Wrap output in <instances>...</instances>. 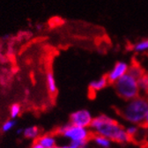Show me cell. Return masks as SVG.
<instances>
[{"label": "cell", "mask_w": 148, "mask_h": 148, "mask_svg": "<svg viewBox=\"0 0 148 148\" xmlns=\"http://www.w3.org/2000/svg\"><path fill=\"white\" fill-rule=\"evenodd\" d=\"M145 130V138L146 141H148V125H144Z\"/></svg>", "instance_id": "cell-19"}, {"label": "cell", "mask_w": 148, "mask_h": 148, "mask_svg": "<svg viewBox=\"0 0 148 148\" xmlns=\"http://www.w3.org/2000/svg\"><path fill=\"white\" fill-rule=\"evenodd\" d=\"M22 135L26 138L33 140L34 142L41 136V132H40V129L37 126L32 125V126H28L27 128H24Z\"/></svg>", "instance_id": "cell-10"}, {"label": "cell", "mask_w": 148, "mask_h": 148, "mask_svg": "<svg viewBox=\"0 0 148 148\" xmlns=\"http://www.w3.org/2000/svg\"><path fill=\"white\" fill-rule=\"evenodd\" d=\"M129 74H131L132 76H133L134 78H136L137 79H139L142 75H144V74L145 73L142 68L138 65V64H132L130 65V68H129V71H128Z\"/></svg>", "instance_id": "cell-14"}, {"label": "cell", "mask_w": 148, "mask_h": 148, "mask_svg": "<svg viewBox=\"0 0 148 148\" xmlns=\"http://www.w3.org/2000/svg\"><path fill=\"white\" fill-rule=\"evenodd\" d=\"M21 112V106L18 103H13L10 108L11 119H16Z\"/></svg>", "instance_id": "cell-16"}, {"label": "cell", "mask_w": 148, "mask_h": 148, "mask_svg": "<svg viewBox=\"0 0 148 148\" xmlns=\"http://www.w3.org/2000/svg\"><path fill=\"white\" fill-rule=\"evenodd\" d=\"M138 86L140 95H148V73H145L138 79Z\"/></svg>", "instance_id": "cell-12"}, {"label": "cell", "mask_w": 148, "mask_h": 148, "mask_svg": "<svg viewBox=\"0 0 148 148\" xmlns=\"http://www.w3.org/2000/svg\"><path fill=\"white\" fill-rule=\"evenodd\" d=\"M147 97H148V95H147Z\"/></svg>", "instance_id": "cell-24"}, {"label": "cell", "mask_w": 148, "mask_h": 148, "mask_svg": "<svg viewBox=\"0 0 148 148\" xmlns=\"http://www.w3.org/2000/svg\"><path fill=\"white\" fill-rule=\"evenodd\" d=\"M141 129H142V126H138V125H135V124H130L129 126H127L125 128L128 136L131 138L132 140L137 139V138L140 135Z\"/></svg>", "instance_id": "cell-13"}, {"label": "cell", "mask_w": 148, "mask_h": 148, "mask_svg": "<svg viewBox=\"0 0 148 148\" xmlns=\"http://www.w3.org/2000/svg\"><path fill=\"white\" fill-rule=\"evenodd\" d=\"M144 125H148V111L146 113V116H145V124Z\"/></svg>", "instance_id": "cell-21"}, {"label": "cell", "mask_w": 148, "mask_h": 148, "mask_svg": "<svg viewBox=\"0 0 148 148\" xmlns=\"http://www.w3.org/2000/svg\"><path fill=\"white\" fill-rule=\"evenodd\" d=\"M53 148H65L64 145H56L55 147H53Z\"/></svg>", "instance_id": "cell-22"}, {"label": "cell", "mask_w": 148, "mask_h": 148, "mask_svg": "<svg viewBox=\"0 0 148 148\" xmlns=\"http://www.w3.org/2000/svg\"><path fill=\"white\" fill-rule=\"evenodd\" d=\"M23 130L24 129H22V128H18V130H17V134H18V135H20V134H23Z\"/></svg>", "instance_id": "cell-20"}, {"label": "cell", "mask_w": 148, "mask_h": 148, "mask_svg": "<svg viewBox=\"0 0 148 148\" xmlns=\"http://www.w3.org/2000/svg\"><path fill=\"white\" fill-rule=\"evenodd\" d=\"M56 134L68 139L69 142L78 143L83 145H86L92 136V132L89 128L76 126L70 123L58 128Z\"/></svg>", "instance_id": "cell-3"}, {"label": "cell", "mask_w": 148, "mask_h": 148, "mask_svg": "<svg viewBox=\"0 0 148 148\" xmlns=\"http://www.w3.org/2000/svg\"><path fill=\"white\" fill-rule=\"evenodd\" d=\"M94 119V116H92L91 112L87 109H79L74 111L70 116V123L74 124L76 126L89 128Z\"/></svg>", "instance_id": "cell-5"}, {"label": "cell", "mask_w": 148, "mask_h": 148, "mask_svg": "<svg viewBox=\"0 0 148 148\" xmlns=\"http://www.w3.org/2000/svg\"><path fill=\"white\" fill-rule=\"evenodd\" d=\"M133 50L137 53H144L148 51V38L142 40L133 46Z\"/></svg>", "instance_id": "cell-15"}, {"label": "cell", "mask_w": 148, "mask_h": 148, "mask_svg": "<svg viewBox=\"0 0 148 148\" xmlns=\"http://www.w3.org/2000/svg\"><path fill=\"white\" fill-rule=\"evenodd\" d=\"M91 140L100 148H109L111 143H112V141L109 140L108 138L97 134H92Z\"/></svg>", "instance_id": "cell-11"}, {"label": "cell", "mask_w": 148, "mask_h": 148, "mask_svg": "<svg viewBox=\"0 0 148 148\" xmlns=\"http://www.w3.org/2000/svg\"><path fill=\"white\" fill-rule=\"evenodd\" d=\"M108 80L107 79V76H101V78L92 80L89 83L88 89L90 92H97L102 89H104L108 85Z\"/></svg>", "instance_id": "cell-8"}, {"label": "cell", "mask_w": 148, "mask_h": 148, "mask_svg": "<svg viewBox=\"0 0 148 148\" xmlns=\"http://www.w3.org/2000/svg\"><path fill=\"white\" fill-rule=\"evenodd\" d=\"M46 86L47 89L51 95H56L58 94V85L52 71H49L46 74Z\"/></svg>", "instance_id": "cell-9"}, {"label": "cell", "mask_w": 148, "mask_h": 148, "mask_svg": "<svg viewBox=\"0 0 148 148\" xmlns=\"http://www.w3.org/2000/svg\"><path fill=\"white\" fill-rule=\"evenodd\" d=\"M29 148H44V147H42L41 145H39L38 143L34 141V142L31 145V146H30Z\"/></svg>", "instance_id": "cell-18"}, {"label": "cell", "mask_w": 148, "mask_h": 148, "mask_svg": "<svg viewBox=\"0 0 148 148\" xmlns=\"http://www.w3.org/2000/svg\"><path fill=\"white\" fill-rule=\"evenodd\" d=\"M92 134L103 136L109 140L119 144H127L132 141L126 132V130L113 117L101 114L92 119L90 126Z\"/></svg>", "instance_id": "cell-1"}, {"label": "cell", "mask_w": 148, "mask_h": 148, "mask_svg": "<svg viewBox=\"0 0 148 148\" xmlns=\"http://www.w3.org/2000/svg\"><path fill=\"white\" fill-rule=\"evenodd\" d=\"M76 148H88L87 145H82V146H79V147H76Z\"/></svg>", "instance_id": "cell-23"}, {"label": "cell", "mask_w": 148, "mask_h": 148, "mask_svg": "<svg viewBox=\"0 0 148 148\" xmlns=\"http://www.w3.org/2000/svg\"><path fill=\"white\" fill-rule=\"evenodd\" d=\"M148 111V97L139 95L127 101L120 109V116L131 124L144 126L145 116Z\"/></svg>", "instance_id": "cell-2"}, {"label": "cell", "mask_w": 148, "mask_h": 148, "mask_svg": "<svg viewBox=\"0 0 148 148\" xmlns=\"http://www.w3.org/2000/svg\"><path fill=\"white\" fill-rule=\"evenodd\" d=\"M39 145H41L44 148H53L58 145L57 137L55 133H46L41 134V136L35 141Z\"/></svg>", "instance_id": "cell-7"}, {"label": "cell", "mask_w": 148, "mask_h": 148, "mask_svg": "<svg viewBox=\"0 0 148 148\" xmlns=\"http://www.w3.org/2000/svg\"><path fill=\"white\" fill-rule=\"evenodd\" d=\"M113 86L116 94L126 101L140 95L138 79L129 73L118 79L115 84H113Z\"/></svg>", "instance_id": "cell-4"}, {"label": "cell", "mask_w": 148, "mask_h": 148, "mask_svg": "<svg viewBox=\"0 0 148 148\" xmlns=\"http://www.w3.org/2000/svg\"><path fill=\"white\" fill-rule=\"evenodd\" d=\"M15 125H16V120L15 119H9L3 123L1 130H2L3 132H8L10 131H12V130L15 127Z\"/></svg>", "instance_id": "cell-17"}, {"label": "cell", "mask_w": 148, "mask_h": 148, "mask_svg": "<svg viewBox=\"0 0 148 148\" xmlns=\"http://www.w3.org/2000/svg\"><path fill=\"white\" fill-rule=\"evenodd\" d=\"M130 65L123 61L116 62V64L113 66V68L109 71V72L107 74V79L108 80L109 84H115L118 79H120L122 77H123L125 74L129 71Z\"/></svg>", "instance_id": "cell-6"}]
</instances>
